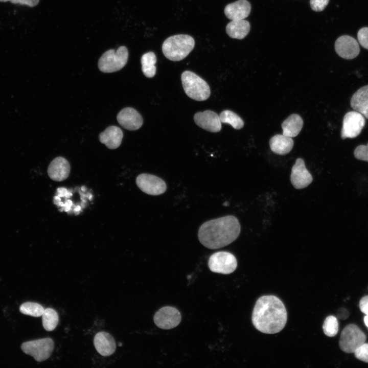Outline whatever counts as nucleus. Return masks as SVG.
<instances>
[{"instance_id": "nucleus-1", "label": "nucleus", "mask_w": 368, "mask_h": 368, "mask_svg": "<svg viewBox=\"0 0 368 368\" xmlns=\"http://www.w3.org/2000/svg\"><path fill=\"white\" fill-rule=\"evenodd\" d=\"M254 327L265 334H275L285 326L287 313L282 301L273 295L259 297L254 306L252 317Z\"/></svg>"}, {"instance_id": "nucleus-2", "label": "nucleus", "mask_w": 368, "mask_h": 368, "mask_svg": "<svg viewBox=\"0 0 368 368\" xmlns=\"http://www.w3.org/2000/svg\"><path fill=\"white\" fill-rule=\"evenodd\" d=\"M241 231L238 219L228 215L212 219L199 227L198 237L200 242L211 249L220 248L237 239Z\"/></svg>"}, {"instance_id": "nucleus-3", "label": "nucleus", "mask_w": 368, "mask_h": 368, "mask_svg": "<svg viewBox=\"0 0 368 368\" xmlns=\"http://www.w3.org/2000/svg\"><path fill=\"white\" fill-rule=\"evenodd\" d=\"M195 46L194 38L186 34H177L167 38L162 45V51L168 59L178 61L185 58Z\"/></svg>"}, {"instance_id": "nucleus-4", "label": "nucleus", "mask_w": 368, "mask_h": 368, "mask_svg": "<svg viewBox=\"0 0 368 368\" xmlns=\"http://www.w3.org/2000/svg\"><path fill=\"white\" fill-rule=\"evenodd\" d=\"M181 79L184 91L190 98L202 101L209 98L211 90L209 84L194 73L186 71L182 73Z\"/></svg>"}, {"instance_id": "nucleus-5", "label": "nucleus", "mask_w": 368, "mask_h": 368, "mask_svg": "<svg viewBox=\"0 0 368 368\" xmlns=\"http://www.w3.org/2000/svg\"><path fill=\"white\" fill-rule=\"evenodd\" d=\"M128 58V50L125 46L120 47L117 51L108 50L99 59V68L101 72L107 73L118 71L126 65Z\"/></svg>"}, {"instance_id": "nucleus-6", "label": "nucleus", "mask_w": 368, "mask_h": 368, "mask_svg": "<svg viewBox=\"0 0 368 368\" xmlns=\"http://www.w3.org/2000/svg\"><path fill=\"white\" fill-rule=\"evenodd\" d=\"M54 341L50 338H44L24 342L22 351L32 356L36 361L41 362L50 357L54 349Z\"/></svg>"}, {"instance_id": "nucleus-7", "label": "nucleus", "mask_w": 368, "mask_h": 368, "mask_svg": "<svg viewBox=\"0 0 368 368\" xmlns=\"http://www.w3.org/2000/svg\"><path fill=\"white\" fill-rule=\"evenodd\" d=\"M365 334L357 326L350 324L343 329L341 333L339 347L346 353H354L365 342Z\"/></svg>"}, {"instance_id": "nucleus-8", "label": "nucleus", "mask_w": 368, "mask_h": 368, "mask_svg": "<svg viewBox=\"0 0 368 368\" xmlns=\"http://www.w3.org/2000/svg\"><path fill=\"white\" fill-rule=\"evenodd\" d=\"M208 266L212 272L227 274L236 270L237 261L232 254L221 251L215 252L210 256L208 261Z\"/></svg>"}, {"instance_id": "nucleus-9", "label": "nucleus", "mask_w": 368, "mask_h": 368, "mask_svg": "<svg viewBox=\"0 0 368 368\" xmlns=\"http://www.w3.org/2000/svg\"><path fill=\"white\" fill-rule=\"evenodd\" d=\"M365 124L364 116L355 110L348 112L343 119L341 137L354 138L361 132Z\"/></svg>"}, {"instance_id": "nucleus-10", "label": "nucleus", "mask_w": 368, "mask_h": 368, "mask_svg": "<svg viewBox=\"0 0 368 368\" xmlns=\"http://www.w3.org/2000/svg\"><path fill=\"white\" fill-rule=\"evenodd\" d=\"M136 183L145 193L151 195H159L167 190L165 181L162 178L150 174L142 173L136 178Z\"/></svg>"}, {"instance_id": "nucleus-11", "label": "nucleus", "mask_w": 368, "mask_h": 368, "mask_svg": "<svg viewBox=\"0 0 368 368\" xmlns=\"http://www.w3.org/2000/svg\"><path fill=\"white\" fill-rule=\"evenodd\" d=\"M155 324L159 328L168 330L177 327L181 321V315L175 308L165 306L158 310L153 318Z\"/></svg>"}, {"instance_id": "nucleus-12", "label": "nucleus", "mask_w": 368, "mask_h": 368, "mask_svg": "<svg viewBox=\"0 0 368 368\" xmlns=\"http://www.w3.org/2000/svg\"><path fill=\"white\" fill-rule=\"evenodd\" d=\"M313 177L306 168L302 158L296 159L293 165L290 175V181L296 189H302L308 186L312 181Z\"/></svg>"}, {"instance_id": "nucleus-13", "label": "nucleus", "mask_w": 368, "mask_h": 368, "mask_svg": "<svg viewBox=\"0 0 368 368\" xmlns=\"http://www.w3.org/2000/svg\"><path fill=\"white\" fill-rule=\"evenodd\" d=\"M337 54L346 59H352L356 57L360 48L356 39L349 35H342L337 39L335 43Z\"/></svg>"}, {"instance_id": "nucleus-14", "label": "nucleus", "mask_w": 368, "mask_h": 368, "mask_svg": "<svg viewBox=\"0 0 368 368\" xmlns=\"http://www.w3.org/2000/svg\"><path fill=\"white\" fill-rule=\"evenodd\" d=\"M194 120L198 126L208 131L217 132L221 129L219 116L212 110L197 112L194 115Z\"/></svg>"}, {"instance_id": "nucleus-15", "label": "nucleus", "mask_w": 368, "mask_h": 368, "mask_svg": "<svg viewBox=\"0 0 368 368\" xmlns=\"http://www.w3.org/2000/svg\"><path fill=\"white\" fill-rule=\"evenodd\" d=\"M117 121L119 124L129 130H136L141 128L143 119L137 110L131 107H126L118 113Z\"/></svg>"}, {"instance_id": "nucleus-16", "label": "nucleus", "mask_w": 368, "mask_h": 368, "mask_svg": "<svg viewBox=\"0 0 368 368\" xmlns=\"http://www.w3.org/2000/svg\"><path fill=\"white\" fill-rule=\"evenodd\" d=\"M69 162L61 156L54 158L50 164L48 174L51 179L56 181L66 179L70 172Z\"/></svg>"}, {"instance_id": "nucleus-17", "label": "nucleus", "mask_w": 368, "mask_h": 368, "mask_svg": "<svg viewBox=\"0 0 368 368\" xmlns=\"http://www.w3.org/2000/svg\"><path fill=\"white\" fill-rule=\"evenodd\" d=\"M251 5L247 0H238L227 5L224 14L229 19L237 20L244 19L250 14Z\"/></svg>"}, {"instance_id": "nucleus-18", "label": "nucleus", "mask_w": 368, "mask_h": 368, "mask_svg": "<svg viewBox=\"0 0 368 368\" xmlns=\"http://www.w3.org/2000/svg\"><path fill=\"white\" fill-rule=\"evenodd\" d=\"M94 343L97 352L103 356L112 355L116 349V344L113 337L105 332H98L94 339Z\"/></svg>"}, {"instance_id": "nucleus-19", "label": "nucleus", "mask_w": 368, "mask_h": 368, "mask_svg": "<svg viewBox=\"0 0 368 368\" xmlns=\"http://www.w3.org/2000/svg\"><path fill=\"white\" fill-rule=\"evenodd\" d=\"M99 137L101 143L105 144L108 148L114 149L121 145L123 134L119 127L111 126L101 132Z\"/></svg>"}, {"instance_id": "nucleus-20", "label": "nucleus", "mask_w": 368, "mask_h": 368, "mask_svg": "<svg viewBox=\"0 0 368 368\" xmlns=\"http://www.w3.org/2000/svg\"><path fill=\"white\" fill-rule=\"evenodd\" d=\"M352 108L368 119V85L359 88L352 96Z\"/></svg>"}, {"instance_id": "nucleus-21", "label": "nucleus", "mask_w": 368, "mask_h": 368, "mask_svg": "<svg viewBox=\"0 0 368 368\" xmlns=\"http://www.w3.org/2000/svg\"><path fill=\"white\" fill-rule=\"evenodd\" d=\"M294 142L290 136L282 134H276L269 141L271 151L277 154L285 155L292 150Z\"/></svg>"}, {"instance_id": "nucleus-22", "label": "nucleus", "mask_w": 368, "mask_h": 368, "mask_svg": "<svg viewBox=\"0 0 368 368\" xmlns=\"http://www.w3.org/2000/svg\"><path fill=\"white\" fill-rule=\"evenodd\" d=\"M250 26L246 20H232L226 26L227 34L232 38L242 39L248 34Z\"/></svg>"}, {"instance_id": "nucleus-23", "label": "nucleus", "mask_w": 368, "mask_h": 368, "mask_svg": "<svg viewBox=\"0 0 368 368\" xmlns=\"http://www.w3.org/2000/svg\"><path fill=\"white\" fill-rule=\"evenodd\" d=\"M303 126L302 118L298 114H292L282 124L283 134L291 137H295L300 132Z\"/></svg>"}, {"instance_id": "nucleus-24", "label": "nucleus", "mask_w": 368, "mask_h": 368, "mask_svg": "<svg viewBox=\"0 0 368 368\" xmlns=\"http://www.w3.org/2000/svg\"><path fill=\"white\" fill-rule=\"evenodd\" d=\"M142 71L148 78L153 77L156 73V57L152 52L145 53L141 57Z\"/></svg>"}, {"instance_id": "nucleus-25", "label": "nucleus", "mask_w": 368, "mask_h": 368, "mask_svg": "<svg viewBox=\"0 0 368 368\" xmlns=\"http://www.w3.org/2000/svg\"><path fill=\"white\" fill-rule=\"evenodd\" d=\"M59 317L57 312L53 309H44L42 315V321L43 328L47 331H51L55 329L58 325Z\"/></svg>"}, {"instance_id": "nucleus-26", "label": "nucleus", "mask_w": 368, "mask_h": 368, "mask_svg": "<svg viewBox=\"0 0 368 368\" xmlns=\"http://www.w3.org/2000/svg\"><path fill=\"white\" fill-rule=\"evenodd\" d=\"M219 117L221 123L229 124L236 129H241L244 126L242 119L231 110H223L220 113Z\"/></svg>"}, {"instance_id": "nucleus-27", "label": "nucleus", "mask_w": 368, "mask_h": 368, "mask_svg": "<svg viewBox=\"0 0 368 368\" xmlns=\"http://www.w3.org/2000/svg\"><path fill=\"white\" fill-rule=\"evenodd\" d=\"M19 310L24 314L33 317H39L42 316L44 308L37 303L28 302L21 305Z\"/></svg>"}, {"instance_id": "nucleus-28", "label": "nucleus", "mask_w": 368, "mask_h": 368, "mask_svg": "<svg viewBox=\"0 0 368 368\" xmlns=\"http://www.w3.org/2000/svg\"><path fill=\"white\" fill-rule=\"evenodd\" d=\"M324 333L329 337H334L338 331V323L336 317L330 315L326 317L323 326Z\"/></svg>"}, {"instance_id": "nucleus-29", "label": "nucleus", "mask_w": 368, "mask_h": 368, "mask_svg": "<svg viewBox=\"0 0 368 368\" xmlns=\"http://www.w3.org/2000/svg\"><path fill=\"white\" fill-rule=\"evenodd\" d=\"M354 353L356 358L365 362H368V343H362Z\"/></svg>"}, {"instance_id": "nucleus-30", "label": "nucleus", "mask_w": 368, "mask_h": 368, "mask_svg": "<svg viewBox=\"0 0 368 368\" xmlns=\"http://www.w3.org/2000/svg\"><path fill=\"white\" fill-rule=\"evenodd\" d=\"M354 156L358 160L368 162V143L357 146L354 152Z\"/></svg>"}, {"instance_id": "nucleus-31", "label": "nucleus", "mask_w": 368, "mask_h": 368, "mask_svg": "<svg viewBox=\"0 0 368 368\" xmlns=\"http://www.w3.org/2000/svg\"><path fill=\"white\" fill-rule=\"evenodd\" d=\"M357 38L360 45L368 50V27L360 29L357 33Z\"/></svg>"}, {"instance_id": "nucleus-32", "label": "nucleus", "mask_w": 368, "mask_h": 368, "mask_svg": "<svg viewBox=\"0 0 368 368\" xmlns=\"http://www.w3.org/2000/svg\"><path fill=\"white\" fill-rule=\"evenodd\" d=\"M329 0H310L311 8L314 11H323L329 3Z\"/></svg>"}, {"instance_id": "nucleus-33", "label": "nucleus", "mask_w": 368, "mask_h": 368, "mask_svg": "<svg viewBox=\"0 0 368 368\" xmlns=\"http://www.w3.org/2000/svg\"><path fill=\"white\" fill-rule=\"evenodd\" d=\"M39 1V0H10L12 3L27 5L31 7L36 6Z\"/></svg>"}, {"instance_id": "nucleus-34", "label": "nucleus", "mask_w": 368, "mask_h": 368, "mask_svg": "<svg viewBox=\"0 0 368 368\" xmlns=\"http://www.w3.org/2000/svg\"><path fill=\"white\" fill-rule=\"evenodd\" d=\"M359 308L362 312L368 315V295L364 296L360 300Z\"/></svg>"}, {"instance_id": "nucleus-35", "label": "nucleus", "mask_w": 368, "mask_h": 368, "mask_svg": "<svg viewBox=\"0 0 368 368\" xmlns=\"http://www.w3.org/2000/svg\"><path fill=\"white\" fill-rule=\"evenodd\" d=\"M349 313L348 311L344 308L340 309L337 314L338 318L342 319L347 318L349 317Z\"/></svg>"}, {"instance_id": "nucleus-36", "label": "nucleus", "mask_w": 368, "mask_h": 368, "mask_svg": "<svg viewBox=\"0 0 368 368\" xmlns=\"http://www.w3.org/2000/svg\"><path fill=\"white\" fill-rule=\"evenodd\" d=\"M364 321L365 324V325L368 328V315H365L364 317Z\"/></svg>"}, {"instance_id": "nucleus-37", "label": "nucleus", "mask_w": 368, "mask_h": 368, "mask_svg": "<svg viewBox=\"0 0 368 368\" xmlns=\"http://www.w3.org/2000/svg\"><path fill=\"white\" fill-rule=\"evenodd\" d=\"M9 1H10V0H0V2H6Z\"/></svg>"}, {"instance_id": "nucleus-38", "label": "nucleus", "mask_w": 368, "mask_h": 368, "mask_svg": "<svg viewBox=\"0 0 368 368\" xmlns=\"http://www.w3.org/2000/svg\"><path fill=\"white\" fill-rule=\"evenodd\" d=\"M119 346H122V344H121V343H119Z\"/></svg>"}]
</instances>
